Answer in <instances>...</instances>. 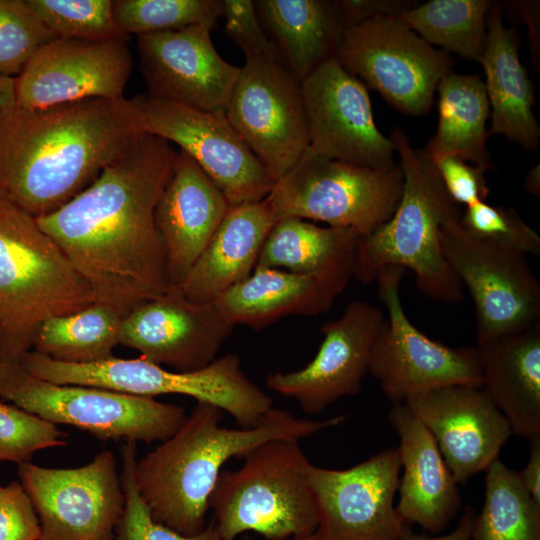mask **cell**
<instances>
[{"label": "cell", "instance_id": "obj_1", "mask_svg": "<svg viewBox=\"0 0 540 540\" xmlns=\"http://www.w3.org/2000/svg\"><path fill=\"white\" fill-rule=\"evenodd\" d=\"M178 150L144 133L82 192L37 219L88 284L122 318L169 290L154 212Z\"/></svg>", "mask_w": 540, "mask_h": 540}, {"label": "cell", "instance_id": "obj_2", "mask_svg": "<svg viewBox=\"0 0 540 540\" xmlns=\"http://www.w3.org/2000/svg\"><path fill=\"white\" fill-rule=\"evenodd\" d=\"M144 134L138 97L0 109V198L35 218L59 209Z\"/></svg>", "mask_w": 540, "mask_h": 540}, {"label": "cell", "instance_id": "obj_3", "mask_svg": "<svg viewBox=\"0 0 540 540\" xmlns=\"http://www.w3.org/2000/svg\"><path fill=\"white\" fill-rule=\"evenodd\" d=\"M223 411L197 402L181 427L134 465L137 491L153 519L183 535L206 527L209 499L223 465L244 458L260 444L277 438L301 440L346 420L296 418L272 408L253 428L220 425Z\"/></svg>", "mask_w": 540, "mask_h": 540}, {"label": "cell", "instance_id": "obj_4", "mask_svg": "<svg viewBox=\"0 0 540 540\" xmlns=\"http://www.w3.org/2000/svg\"><path fill=\"white\" fill-rule=\"evenodd\" d=\"M392 139L404 182L391 218L358 239L354 277L362 284L376 280L385 267L413 272L418 289L430 299L449 304L464 300V288L447 262L440 243L443 224L458 215L432 161L415 149L396 128Z\"/></svg>", "mask_w": 540, "mask_h": 540}, {"label": "cell", "instance_id": "obj_5", "mask_svg": "<svg viewBox=\"0 0 540 540\" xmlns=\"http://www.w3.org/2000/svg\"><path fill=\"white\" fill-rule=\"evenodd\" d=\"M92 303L88 284L37 219L0 198V363H20L44 320Z\"/></svg>", "mask_w": 540, "mask_h": 540}, {"label": "cell", "instance_id": "obj_6", "mask_svg": "<svg viewBox=\"0 0 540 540\" xmlns=\"http://www.w3.org/2000/svg\"><path fill=\"white\" fill-rule=\"evenodd\" d=\"M243 460L236 470H222L209 499L221 540L250 531L266 540L314 534L318 513L308 480L311 462L300 440L266 441Z\"/></svg>", "mask_w": 540, "mask_h": 540}, {"label": "cell", "instance_id": "obj_7", "mask_svg": "<svg viewBox=\"0 0 540 540\" xmlns=\"http://www.w3.org/2000/svg\"><path fill=\"white\" fill-rule=\"evenodd\" d=\"M20 364L31 374L58 384L91 386L151 398L167 394L188 396L228 413L240 428L257 426L273 408L271 397L245 375L239 356L233 353L192 371L169 370L142 357L64 363L33 350Z\"/></svg>", "mask_w": 540, "mask_h": 540}, {"label": "cell", "instance_id": "obj_8", "mask_svg": "<svg viewBox=\"0 0 540 540\" xmlns=\"http://www.w3.org/2000/svg\"><path fill=\"white\" fill-rule=\"evenodd\" d=\"M0 399L55 425L74 426L105 441L163 442L186 418L185 409L179 405L97 387L50 382L31 374L20 363H0Z\"/></svg>", "mask_w": 540, "mask_h": 540}, {"label": "cell", "instance_id": "obj_9", "mask_svg": "<svg viewBox=\"0 0 540 540\" xmlns=\"http://www.w3.org/2000/svg\"><path fill=\"white\" fill-rule=\"evenodd\" d=\"M397 163L374 169L307 151L266 197L278 219L297 217L367 235L388 221L403 190Z\"/></svg>", "mask_w": 540, "mask_h": 540}, {"label": "cell", "instance_id": "obj_10", "mask_svg": "<svg viewBox=\"0 0 540 540\" xmlns=\"http://www.w3.org/2000/svg\"><path fill=\"white\" fill-rule=\"evenodd\" d=\"M405 270L383 268L377 275L378 297L387 311L373 347L369 373L393 404L450 386L482 387L477 347L453 348L434 341L407 317L400 298Z\"/></svg>", "mask_w": 540, "mask_h": 540}, {"label": "cell", "instance_id": "obj_11", "mask_svg": "<svg viewBox=\"0 0 540 540\" xmlns=\"http://www.w3.org/2000/svg\"><path fill=\"white\" fill-rule=\"evenodd\" d=\"M335 59L394 108L426 115L452 56L433 47L395 15L373 17L343 32Z\"/></svg>", "mask_w": 540, "mask_h": 540}, {"label": "cell", "instance_id": "obj_12", "mask_svg": "<svg viewBox=\"0 0 540 540\" xmlns=\"http://www.w3.org/2000/svg\"><path fill=\"white\" fill-rule=\"evenodd\" d=\"M440 243L473 299L478 346L540 323V283L526 255L471 238L459 215L443 224Z\"/></svg>", "mask_w": 540, "mask_h": 540}, {"label": "cell", "instance_id": "obj_13", "mask_svg": "<svg viewBox=\"0 0 540 540\" xmlns=\"http://www.w3.org/2000/svg\"><path fill=\"white\" fill-rule=\"evenodd\" d=\"M225 116L276 182L309 147L301 81L271 58H247Z\"/></svg>", "mask_w": 540, "mask_h": 540}, {"label": "cell", "instance_id": "obj_14", "mask_svg": "<svg viewBox=\"0 0 540 540\" xmlns=\"http://www.w3.org/2000/svg\"><path fill=\"white\" fill-rule=\"evenodd\" d=\"M42 540H114L125 507L116 458L103 450L76 468L18 464Z\"/></svg>", "mask_w": 540, "mask_h": 540}, {"label": "cell", "instance_id": "obj_15", "mask_svg": "<svg viewBox=\"0 0 540 540\" xmlns=\"http://www.w3.org/2000/svg\"><path fill=\"white\" fill-rule=\"evenodd\" d=\"M144 133L174 143L220 189L230 206L265 199L275 181L225 113L138 95Z\"/></svg>", "mask_w": 540, "mask_h": 540}, {"label": "cell", "instance_id": "obj_16", "mask_svg": "<svg viewBox=\"0 0 540 540\" xmlns=\"http://www.w3.org/2000/svg\"><path fill=\"white\" fill-rule=\"evenodd\" d=\"M401 462L385 449L347 469L310 464L318 525L314 540H401L405 522L394 505Z\"/></svg>", "mask_w": 540, "mask_h": 540}, {"label": "cell", "instance_id": "obj_17", "mask_svg": "<svg viewBox=\"0 0 540 540\" xmlns=\"http://www.w3.org/2000/svg\"><path fill=\"white\" fill-rule=\"evenodd\" d=\"M308 153L374 169L394 167L395 145L377 127L366 85L335 59L301 81Z\"/></svg>", "mask_w": 540, "mask_h": 540}, {"label": "cell", "instance_id": "obj_18", "mask_svg": "<svg viewBox=\"0 0 540 540\" xmlns=\"http://www.w3.org/2000/svg\"><path fill=\"white\" fill-rule=\"evenodd\" d=\"M128 41L60 37L49 41L15 77V104L42 109L87 99L124 98L133 69Z\"/></svg>", "mask_w": 540, "mask_h": 540}, {"label": "cell", "instance_id": "obj_19", "mask_svg": "<svg viewBox=\"0 0 540 540\" xmlns=\"http://www.w3.org/2000/svg\"><path fill=\"white\" fill-rule=\"evenodd\" d=\"M385 321L382 311L366 301L351 302L321 328L323 340L303 368L269 373V389L293 398L308 414L323 412L346 396L357 395L369 373L374 344Z\"/></svg>", "mask_w": 540, "mask_h": 540}, {"label": "cell", "instance_id": "obj_20", "mask_svg": "<svg viewBox=\"0 0 540 540\" xmlns=\"http://www.w3.org/2000/svg\"><path fill=\"white\" fill-rule=\"evenodd\" d=\"M208 25L137 36L147 95L208 112H222L240 67L215 49Z\"/></svg>", "mask_w": 540, "mask_h": 540}, {"label": "cell", "instance_id": "obj_21", "mask_svg": "<svg viewBox=\"0 0 540 540\" xmlns=\"http://www.w3.org/2000/svg\"><path fill=\"white\" fill-rule=\"evenodd\" d=\"M234 327L214 301L197 303L169 288L122 319L119 341L152 363L192 371L217 358Z\"/></svg>", "mask_w": 540, "mask_h": 540}, {"label": "cell", "instance_id": "obj_22", "mask_svg": "<svg viewBox=\"0 0 540 540\" xmlns=\"http://www.w3.org/2000/svg\"><path fill=\"white\" fill-rule=\"evenodd\" d=\"M404 404L432 434L458 484L485 471L513 435L479 387H443L411 396Z\"/></svg>", "mask_w": 540, "mask_h": 540}, {"label": "cell", "instance_id": "obj_23", "mask_svg": "<svg viewBox=\"0 0 540 540\" xmlns=\"http://www.w3.org/2000/svg\"><path fill=\"white\" fill-rule=\"evenodd\" d=\"M229 207L224 194L198 164L178 150L154 212L169 288L185 279Z\"/></svg>", "mask_w": 540, "mask_h": 540}, {"label": "cell", "instance_id": "obj_24", "mask_svg": "<svg viewBox=\"0 0 540 540\" xmlns=\"http://www.w3.org/2000/svg\"><path fill=\"white\" fill-rule=\"evenodd\" d=\"M388 418L399 437L403 470L397 513L405 523L437 535L461 508L458 483L432 434L404 403L393 405Z\"/></svg>", "mask_w": 540, "mask_h": 540}, {"label": "cell", "instance_id": "obj_25", "mask_svg": "<svg viewBox=\"0 0 540 540\" xmlns=\"http://www.w3.org/2000/svg\"><path fill=\"white\" fill-rule=\"evenodd\" d=\"M277 221L266 198L230 206L185 279L172 288L197 303L215 301L253 272L263 243Z\"/></svg>", "mask_w": 540, "mask_h": 540}, {"label": "cell", "instance_id": "obj_26", "mask_svg": "<svg viewBox=\"0 0 540 540\" xmlns=\"http://www.w3.org/2000/svg\"><path fill=\"white\" fill-rule=\"evenodd\" d=\"M516 31L504 26L499 4L487 15V38L479 60L490 105L489 135L499 134L527 151L536 150L540 128L532 111L534 89L520 61Z\"/></svg>", "mask_w": 540, "mask_h": 540}, {"label": "cell", "instance_id": "obj_27", "mask_svg": "<svg viewBox=\"0 0 540 540\" xmlns=\"http://www.w3.org/2000/svg\"><path fill=\"white\" fill-rule=\"evenodd\" d=\"M482 390L512 433L540 436V323L478 346Z\"/></svg>", "mask_w": 540, "mask_h": 540}, {"label": "cell", "instance_id": "obj_28", "mask_svg": "<svg viewBox=\"0 0 540 540\" xmlns=\"http://www.w3.org/2000/svg\"><path fill=\"white\" fill-rule=\"evenodd\" d=\"M359 237L348 228L280 218L263 243L256 267L316 278L338 296L354 277Z\"/></svg>", "mask_w": 540, "mask_h": 540}, {"label": "cell", "instance_id": "obj_29", "mask_svg": "<svg viewBox=\"0 0 540 540\" xmlns=\"http://www.w3.org/2000/svg\"><path fill=\"white\" fill-rule=\"evenodd\" d=\"M337 296L316 278L281 269L255 267L214 302L234 326L259 331L290 315L327 312Z\"/></svg>", "mask_w": 540, "mask_h": 540}, {"label": "cell", "instance_id": "obj_30", "mask_svg": "<svg viewBox=\"0 0 540 540\" xmlns=\"http://www.w3.org/2000/svg\"><path fill=\"white\" fill-rule=\"evenodd\" d=\"M254 5L285 65L299 81L336 57L344 29L332 0H257Z\"/></svg>", "mask_w": 540, "mask_h": 540}, {"label": "cell", "instance_id": "obj_31", "mask_svg": "<svg viewBox=\"0 0 540 540\" xmlns=\"http://www.w3.org/2000/svg\"><path fill=\"white\" fill-rule=\"evenodd\" d=\"M436 90L437 128L422 151L429 159L455 156L488 171L492 166L486 128L490 105L484 81L476 74L451 71Z\"/></svg>", "mask_w": 540, "mask_h": 540}, {"label": "cell", "instance_id": "obj_32", "mask_svg": "<svg viewBox=\"0 0 540 540\" xmlns=\"http://www.w3.org/2000/svg\"><path fill=\"white\" fill-rule=\"evenodd\" d=\"M122 317L112 307L94 302L65 315L50 317L37 328L33 351L53 360L85 364L107 360L118 344Z\"/></svg>", "mask_w": 540, "mask_h": 540}, {"label": "cell", "instance_id": "obj_33", "mask_svg": "<svg viewBox=\"0 0 540 540\" xmlns=\"http://www.w3.org/2000/svg\"><path fill=\"white\" fill-rule=\"evenodd\" d=\"M491 5L489 0H430L396 16L433 47L479 62Z\"/></svg>", "mask_w": 540, "mask_h": 540}, {"label": "cell", "instance_id": "obj_34", "mask_svg": "<svg viewBox=\"0 0 540 540\" xmlns=\"http://www.w3.org/2000/svg\"><path fill=\"white\" fill-rule=\"evenodd\" d=\"M485 472L484 503L475 516L471 540H540V505L518 472L499 458Z\"/></svg>", "mask_w": 540, "mask_h": 540}, {"label": "cell", "instance_id": "obj_35", "mask_svg": "<svg viewBox=\"0 0 540 540\" xmlns=\"http://www.w3.org/2000/svg\"><path fill=\"white\" fill-rule=\"evenodd\" d=\"M222 0H113V16L126 36L180 30L193 25L216 27Z\"/></svg>", "mask_w": 540, "mask_h": 540}, {"label": "cell", "instance_id": "obj_36", "mask_svg": "<svg viewBox=\"0 0 540 540\" xmlns=\"http://www.w3.org/2000/svg\"><path fill=\"white\" fill-rule=\"evenodd\" d=\"M56 37L89 41L129 38L117 27L113 0H26Z\"/></svg>", "mask_w": 540, "mask_h": 540}, {"label": "cell", "instance_id": "obj_37", "mask_svg": "<svg viewBox=\"0 0 540 540\" xmlns=\"http://www.w3.org/2000/svg\"><path fill=\"white\" fill-rule=\"evenodd\" d=\"M137 442L126 441L121 449L120 480L125 496V507L115 531L114 540H221L213 521L196 535H183L153 519L140 497L134 482ZM238 540V539H237ZM239 540H250L243 537Z\"/></svg>", "mask_w": 540, "mask_h": 540}, {"label": "cell", "instance_id": "obj_38", "mask_svg": "<svg viewBox=\"0 0 540 540\" xmlns=\"http://www.w3.org/2000/svg\"><path fill=\"white\" fill-rule=\"evenodd\" d=\"M55 38L26 0H0V76L17 77L34 53Z\"/></svg>", "mask_w": 540, "mask_h": 540}, {"label": "cell", "instance_id": "obj_39", "mask_svg": "<svg viewBox=\"0 0 540 540\" xmlns=\"http://www.w3.org/2000/svg\"><path fill=\"white\" fill-rule=\"evenodd\" d=\"M459 223L475 240L526 256L540 254L539 235L512 208L477 202L466 207Z\"/></svg>", "mask_w": 540, "mask_h": 540}, {"label": "cell", "instance_id": "obj_40", "mask_svg": "<svg viewBox=\"0 0 540 540\" xmlns=\"http://www.w3.org/2000/svg\"><path fill=\"white\" fill-rule=\"evenodd\" d=\"M65 438L55 424L0 400L1 461L30 462L39 450L65 446Z\"/></svg>", "mask_w": 540, "mask_h": 540}, {"label": "cell", "instance_id": "obj_41", "mask_svg": "<svg viewBox=\"0 0 540 540\" xmlns=\"http://www.w3.org/2000/svg\"><path fill=\"white\" fill-rule=\"evenodd\" d=\"M224 30L247 58L283 61L275 43L265 34L252 0H222ZM285 64V63H284Z\"/></svg>", "mask_w": 540, "mask_h": 540}, {"label": "cell", "instance_id": "obj_42", "mask_svg": "<svg viewBox=\"0 0 540 540\" xmlns=\"http://www.w3.org/2000/svg\"><path fill=\"white\" fill-rule=\"evenodd\" d=\"M0 540H42L37 513L17 481L0 486Z\"/></svg>", "mask_w": 540, "mask_h": 540}, {"label": "cell", "instance_id": "obj_43", "mask_svg": "<svg viewBox=\"0 0 540 540\" xmlns=\"http://www.w3.org/2000/svg\"><path fill=\"white\" fill-rule=\"evenodd\" d=\"M430 160L454 203L464 204L467 207L487 200L490 190L485 170L455 156Z\"/></svg>", "mask_w": 540, "mask_h": 540}, {"label": "cell", "instance_id": "obj_44", "mask_svg": "<svg viewBox=\"0 0 540 540\" xmlns=\"http://www.w3.org/2000/svg\"><path fill=\"white\" fill-rule=\"evenodd\" d=\"M344 31L380 15H398L413 7L408 0H332Z\"/></svg>", "mask_w": 540, "mask_h": 540}, {"label": "cell", "instance_id": "obj_45", "mask_svg": "<svg viewBox=\"0 0 540 540\" xmlns=\"http://www.w3.org/2000/svg\"><path fill=\"white\" fill-rule=\"evenodd\" d=\"M476 512L471 506H466L460 516L456 527L445 535H432L415 533L410 524L405 523L402 529L401 540H471L472 528Z\"/></svg>", "mask_w": 540, "mask_h": 540}, {"label": "cell", "instance_id": "obj_46", "mask_svg": "<svg viewBox=\"0 0 540 540\" xmlns=\"http://www.w3.org/2000/svg\"><path fill=\"white\" fill-rule=\"evenodd\" d=\"M518 475L526 491L540 505V436L529 439L528 460Z\"/></svg>", "mask_w": 540, "mask_h": 540}, {"label": "cell", "instance_id": "obj_47", "mask_svg": "<svg viewBox=\"0 0 540 540\" xmlns=\"http://www.w3.org/2000/svg\"><path fill=\"white\" fill-rule=\"evenodd\" d=\"M15 77L0 76V109L15 104Z\"/></svg>", "mask_w": 540, "mask_h": 540}, {"label": "cell", "instance_id": "obj_48", "mask_svg": "<svg viewBox=\"0 0 540 540\" xmlns=\"http://www.w3.org/2000/svg\"><path fill=\"white\" fill-rule=\"evenodd\" d=\"M524 189L535 196L540 195V165L531 167L525 176Z\"/></svg>", "mask_w": 540, "mask_h": 540}, {"label": "cell", "instance_id": "obj_49", "mask_svg": "<svg viewBox=\"0 0 540 540\" xmlns=\"http://www.w3.org/2000/svg\"><path fill=\"white\" fill-rule=\"evenodd\" d=\"M288 540H314V538H313L312 535H310V536H306V537L291 538V539H288Z\"/></svg>", "mask_w": 540, "mask_h": 540}, {"label": "cell", "instance_id": "obj_50", "mask_svg": "<svg viewBox=\"0 0 540 540\" xmlns=\"http://www.w3.org/2000/svg\"><path fill=\"white\" fill-rule=\"evenodd\" d=\"M1 461V460H0Z\"/></svg>", "mask_w": 540, "mask_h": 540}]
</instances>
